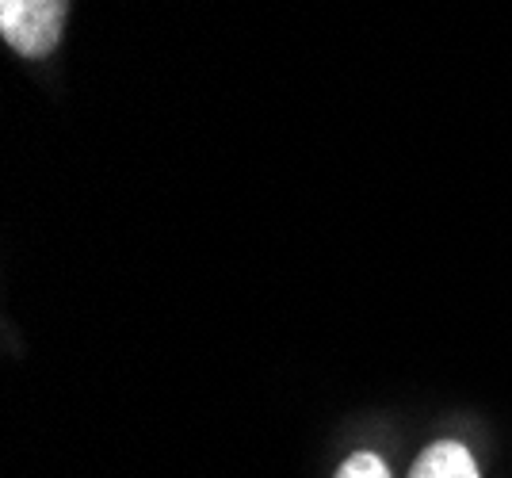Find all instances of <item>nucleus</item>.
<instances>
[{"label":"nucleus","instance_id":"nucleus-2","mask_svg":"<svg viewBox=\"0 0 512 478\" xmlns=\"http://www.w3.org/2000/svg\"><path fill=\"white\" fill-rule=\"evenodd\" d=\"M409 478H478V463L463 444L455 440H436L421 456L413 459Z\"/></svg>","mask_w":512,"mask_h":478},{"label":"nucleus","instance_id":"nucleus-3","mask_svg":"<svg viewBox=\"0 0 512 478\" xmlns=\"http://www.w3.org/2000/svg\"><path fill=\"white\" fill-rule=\"evenodd\" d=\"M337 478H390V467L375 452H356L337 467Z\"/></svg>","mask_w":512,"mask_h":478},{"label":"nucleus","instance_id":"nucleus-1","mask_svg":"<svg viewBox=\"0 0 512 478\" xmlns=\"http://www.w3.org/2000/svg\"><path fill=\"white\" fill-rule=\"evenodd\" d=\"M65 0H0V35L23 58H43L62 39Z\"/></svg>","mask_w":512,"mask_h":478}]
</instances>
